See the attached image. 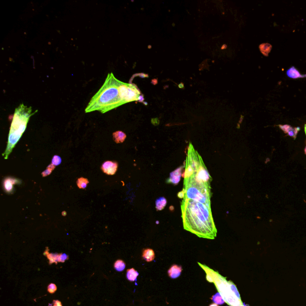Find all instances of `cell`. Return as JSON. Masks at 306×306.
I'll list each match as a JSON object with an SVG mask.
<instances>
[{"instance_id": "1", "label": "cell", "mask_w": 306, "mask_h": 306, "mask_svg": "<svg viewBox=\"0 0 306 306\" xmlns=\"http://www.w3.org/2000/svg\"><path fill=\"white\" fill-rule=\"evenodd\" d=\"M181 203L184 229L201 238L214 239L217 230L211 207L212 178L193 145L188 148Z\"/></svg>"}, {"instance_id": "2", "label": "cell", "mask_w": 306, "mask_h": 306, "mask_svg": "<svg viewBox=\"0 0 306 306\" xmlns=\"http://www.w3.org/2000/svg\"><path fill=\"white\" fill-rule=\"evenodd\" d=\"M141 93L134 84L124 83L111 73L104 84L92 98L86 112L98 111L105 113L124 104L138 101Z\"/></svg>"}, {"instance_id": "3", "label": "cell", "mask_w": 306, "mask_h": 306, "mask_svg": "<svg viewBox=\"0 0 306 306\" xmlns=\"http://www.w3.org/2000/svg\"><path fill=\"white\" fill-rule=\"evenodd\" d=\"M201 268L206 274V280L214 283L218 292L221 294L225 303L229 306H244L240 294L234 283L227 280L225 277L219 274L209 267L198 262Z\"/></svg>"}, {"instance_id": "4", "label": "cell", "mask_w": 306, "mask_h": 306, "mask_svg": "<svg viewBox=\"0 0 306 306\" xmlns=\"http://www.w3.org/2000/svg\"><path fill=\"white\" fill-rule=\"evenodd\" d=\"M37 112V111L34 112H32L31 107H27L22 104L16 108L10 129L7 148L2 154L4 159L8 158L25 131L30 117Z\"/></svg>"}, {"instance_id": "5", "label": "cell", "mask_w": 306, "mask_h": 306, "mask_svg": "<svg viewBox=\"0 0 306 306\" xmlns=\"http://www.w3.org/2000/svg\"><path fill=\"white\" fill-rule=\"evenodd\" d=\"M22 181L17 178L8 176L5 178L2 181V187L4 192L7 194H12L14 192V185L20 184Z\"/></svg>"}, {"instance_id": "6", "label": "cell", "mask_w": 306, "mask_h": 306, "mask_svg": "<svg viewBox=\"0 0 306 306\" xmlns=\"http://www.w3.org/2000/svg\"><path fill=\"white\" fill-rule=\"evenodd\" d=\"M185 166H181L175 170L170 173L169 177L168 178L166 183L169 184H172L174 185H178L181 180L182 176V172L184 170Z\"/></svg>"}, {"instance_id": "7", "label": "cell", "mask_w": 306, "mask_h": 306, "mask_svg": "<svg viewBox=\"0 0 306 306\" xmlns=\"http://www.w3.org/2000/svg\"><path fill=\"white\" fill-rule=\"evenodd\" d=\"M117 162L112 161H107L104 162L101 166V169L102 170V171L108 175H114L117 172Z\"/></svg>"}, {"instance_id": "8", "label": "cell", "mask_w": 306, "mask_h": 306, "mask_svg": "<svg viewBox=\"0 0 306 306\" xmlns=\"http://www.w3.org/2000/svg\"><path fill=\"white\" fill-rule=\"evenodd\" d=\"M183 269L181 265H173L169 269L168 275L172 279H176L181 275Z\"/></svg>"}, {"instance_id": "9", "label": "cell", "mask_w": 306, "mask_h": 306, "mask_svg": "<svg viewBox=\"0 0 306 306\" xmlns=\"http://www.w3.org/2000/svg\"><path fill=\"white\" fill-rule=\"evenodd\" d=\"M279 127L286 133H287L290 137H294V138H295L296 135H297V134L298 133V131L300 130L299 127H298V128H294V127H291V126H289V125H283V126L279 125Z\"/></svg>"}, {"instance_id": "10", "label": "cell", "mask_w": 306, "mask_h": 306, "mask_svg": "<svg viewBox=\"0 0 306 306\" xmlns=\"http://www.w3.org/2000/svg\"><path fill=\"white\" fill-rule=\"evenodd\" d=\"M143 259L147 262H151L154 260L155 253L153 249L147 248L143 251L142 252Z\"/></svg>"}, {"instance_id": "11", "label": "cell", "mask_w": 306, "mask_h": 306, "mask_svg": "<svg viewBox=\"0 0 306 306\" xmlns=\"http://www.w3.org/2000/svg\"><path fill=\"white\" fill-rule=\"evenodd\" d=\"M167 205V200L164 197H160L155 200V208L157 211L163 210Z\"/></svg>"}, {"instance_id": "12", "label": "cell", "mask_w": 306, "mask_h": 306, "mask_svg": "<svg viewBox=\"0 0 306 306\" xmlns=\"http://www.w3.org/2000/svg\"><path fill=\"white\" fill-rule=\"evenodd\" d=\"M126 277L127 279L131 282H134L137 280V277L139 275V273L137 270H135L133 268L130 269H128L126 272Z\"/></svg>"}, {"instance_id": "13", "label": "cell", "mask_w": 306, "mask_h": 306, "mask_svg": "<svg viewBox=\"0 0 306 306\" xmlns=\"http://www.w3.org/2000/svg\"><path fill=\"white\" fill-rule=\"evenodd\" d=\"M126 138V134L122 131H117L113 133L114 141L117 144L123 142Z\"/></svg>"}, {"instance_id": "14", "label": "cell", "mask_w": 306, "mask_h": 306, "mask_svg": "<svg viewBox=\"0 0 306 306\" xmlns=\"http://www.w3.org/2000/svg\"><path fill=\"white\" fill-rule=\"evenodd\" d=\"M287 76L292 78H297L301 77V75L300 74L299 71L294 67L292 66L286 72Z\"/></svg>"}, {"instance_id": "15", "label": "cell", "mask_w": 306, "mask_h": 306, "mask_svg": "<svg viewBox=\"0 0 306 306\" xmlns=\"http://www.w3.org/2000/svg\"><path fill=\"white\" fill-rule=\"evenodd\" d=\"M46 255L49 260L50 264H52L53 262H56L57 264L58 262H59V254H50V253H46V252L44 254Z\"/></svg>"}, {"instance_id": "16", "label": "cell", "mask_w": 306, "mask_h": 306, "mask_svg": "<svg viewBox=\"0 0 306 306\" xmlns=\"http://www.w3.org/2000/svg\"><path fill=\"white\" fill-rule=\"evenodd\" d=\"M89 183L87 179L84 178L83 177L80 178L77 180L76 184L79 188L80 189H85L87 187V185Z\"/></svg>"}, {"instance_id": "17", "label": "cell", "mask_w": 306, "mask_h": 306, "mask_svg": "<svg viewBox=\"0 0 306 306\" xmlns=\"http://www.w3.org/2000/svg\"><path fill=\"white\" fill-rule=\"evenodd\" d=\"M114 269L118 271V272H122L125 267H126V264L125 262L122 260H119L116 261L114 264Z\"/></svg>"}, {"instance_id": "18", "label": "cell", "mask_w": 306, "mask_h": 306, "mask_svg": "<svg viewBox=\"0 0 306 306\" xmlns=\"http://www.w3.org/2000/svg\"><path fill=\"white\" fill-rule=\"evenodd\" d=\"M211 299L214 302V303L218 304V305H221L225 303L224 299L222 298V296L221 295V294L219 292L216 293L214 296H212Z\"/></svg>"}, {"instance_id": "19", "label": "cell", "mask_w": 306, "mask_h": 306, "mask_svg": "<svg viewBox=\"0 0 306 306\" xmlns=\"http://www.w3.org/2000/svg\"><path fill=\"white\" fill-rule=\"evenodd\" d=\"M260 48L262 54H264L265 56H268L269 52L272 49V46L267 43L262 44L260 46Z\"/></svg>"}, {"instance_id": "20", "label": "cell", "mask_w": 306, "mask_h": 306, "mask_svg": "<svg viewBox=\"0 0 306 306\" xmlns=\"http://www.w3.org/2000/svg\"><path fill=\"white\" fill-rule=\"evenodd\" d=\"M55 168V166L53 165V164H50V165H48L47 166V168L46 169V170H45L43 172H42V176L43 177H45V176H47L48 175H49L54 170V169Z\"/></svg>"}, {"instance_id": "21", "label": "cell", "mask_w": 306, "mask_h": 306, "mask_svg": "<svg viewBox=\"0 0 306 306\" xmlns=\"http://www.w3.org/2000/svg\"><path fill=\"white\" fill-rule=\"evenodd\" d=\"M61 158L59 155H54V157L52 158V164H53L55 166H59L61 163Z\"/></svg>"}, {"instance_id": "22", "label": "cell", "mask_w": 306, "mask_h": 306, "mask_svg": "<svg viewBox=\"0 0 306 306\" xmlns=\"http://www.w3.org/2000/svg\"><path fill=\"white\" fill-rule=\"evenodd\" d=\"M57 290V287L56 286L53 284V283H50L48 286H47V291L50 293V294H53L55 293Z\"/></svg>"}, {"instance_id": "23", "label": "cell", "mask_w": 306, "mask_h": 306, "mask_svg": "<svg viewBox=\"0 0 306 306\" xmlns=\"http://www.w3.org/2000/svg\"><path fill=\"white\" fill-rule=\"evenodd\" d=\"M68 256L65 254H59V262H64L66 260H68Z\"/></svg>"}, {"instance_id": "24", "label": "cell", "mask_w": 306, "mask_h": 306, "mask_svg": "<svg viewBox=\"0 0 306 306\" xmlns=\"http://www.w3.org/2000/svg\"><path fill=\"white\" fill-rule=\"evenodd\" d=\"M48 306H62L61 302L59 300H53L52 304H49Z\"/></svg>"}, {"instance_id": "25", "label": "cell", "mask_w": 306, "mask_h": 306, "mask_svg": "<svg viewBox=\"0 0 306 306\" xmlns=\"http://www.w3.org/2000/svg\"><path fill=\"white\" fill-rule=\"evenodd\" d=\"M184 196H185V191H184V189L182 191L178 193V197L180 199H184Z\"/></svg>"}, {"instance_id": "26", "label": "cell", "mask_w": 306, "mask_h": 306, "mask_svg": "<svg viewBox=\"0 0 306 306\" xmlns=\"http://www.w3.org/2000/svg\"><path fill=\"white\" fill-rule=\"evenodd\" d=\"M209 306H218V304H215V303H214V304H211V305Z\"/></svg>"}, {"instance_id": "27", "label": "cell", "mask_w": 306, "mask_h": 306, "mask_svg": "<svg viewBox=\"0 0 306 306\" xmlns=\"http://www.w3.org/2000/svg\"><path fill=\"white\" fill-rule=\"evenodd\" d=\"M304 130H305V133H306V124H305V126H304Z\"/></svg>"}, {"instance_id": "28", "label": "cell", "mask_w": 306, "mask_h": 306, "mask_svg": "<svg viewBox=\"0 0 306 306\" xmlns=\"http://www.w3.org/2000/svg\"><path fill=\"white\" fill-rule=\"evenodd\" d=\"M244 306H247V305H246V304H245V303H244Z\"/></svg>"}, {"instance_id": "29", "label": "cell", "mask_w": 306, "mask_h": 306, "mask_svg": "<svg viewBox=\"0 0 306 306\" xmlns=\"http://www.w3.org/2000/svg\"><path fill=\"white\" fill-rule=\"evenodd\" d=\"M305 153H306V149H305Z\"/></svg>"}]
</instances>
